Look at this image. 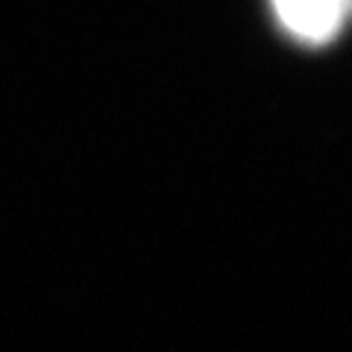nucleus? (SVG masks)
<instances>
[{"label": "nucleus", "instance_id": "obj_1", "mask_svg": "<svg viewBox=\"0 0 352 352\" xmlns=\"http://www.w3.org/2000/svg\"><path fill=\"white\" fill-rule=\"evenodd\" d=\"M273 6L294 38L323 44L344 24L349 0H273Z\"/></svg>", "mask_w": 352, "mask_h": 352}]
</instances>
